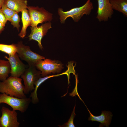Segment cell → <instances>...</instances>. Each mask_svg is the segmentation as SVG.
I'll list each match as a JSON object with an SVG mask.
<instances>
[{
    "label": "cell",
    "instance_id": "9c48e42d",
    "mask_svg": "<svg viewBox=\"0 0 127 127\" xmlns=\"http://www.w3.org/2000/svg\"><path fill=\"white\" fill-rule=\"evenodd\" d=\"M4 58L9 61L11 66L10 74L12 76L19 77L24 73L27 68L26 65L20 59L16 53L14 54L9 55Z\"/></svg>",
    "mask_w": 127,
    "mask_h": 127
},
{
    "label": "cell",
    "instance_id": "ba28073f",
    "mask_svg": "<svg viewBox=\"0 0 127 127\" xmlns=\"http://www.w3.org/2000/svg\"><path fill=\"white\" fill-rule=\"evenodd\" d=\"M0 117V127H18L20 123L18 121L17 114L16 111L11 110L3 106Z\"/></svg>",
    "mask_w": 127,
    "mask_h": 127
},
{
    "label": "cell",
    "instance_id": "277c9868",
    "mask_svg": "<svg viewBox=\"0 0 127 127\" xmlns=\"http://www.w3.org/2000/svg\"><path fill=\"white\" fill-rule=\"evenodd\" d=\"M16 53L19 57L26 62L29 65H34L39 61L45 59V57L32 51L30 47L24 44L20 41L16 44Z\"/></svg>",
    "mask_w": 127,
    "mask_h": 127
},
{
    "label": "cell",
    "instance_id": "5b68a950",
    "mask_svg": "<svg viewBox=\"0 0 127 127\" xmlns=\"http://www.w3.org/2000/svg\"><path fill=\"white\" fill-rule=\"evenodd\" d=\"M31 101L29 98H19L5 93L0 95V104L2 103L6 104L13 110H18L22 113L26 111Z\"/></svg>",
    "mask_w": 127,
    "mask_h": 127
},
{
    "label": "cell",
    "instance_id": "7c38bea8",
    "mask_svg": "<svg viewBox=\"0 0 127 127\" xmlns=\"http://www.w3.org/2000/svg\"><path fill=\"white\" fill-rule=\"evenodd\" d=\"M90 117L88 118L89 121L99 122L103 126L108 127L110 125L113 115L109 111H102L101 114L99 116H95L92 115L88 109Z\"/></svg>",
    "mask_w": 127,
    "mask_h": 127
},
{
    "label": "cell",
    "instance_id": "d6986e66",
    "mask_svg": "<svg viewBox=\"0 0 127 127\" xmlns=\"http://www.w3.org/2000/svg\"><path fill=\"white\" fill-rule=\"evenodd\" d=\"M20 21V19L18 15V13L16 12L12 17L10 21L14 27L16 28L19 31L20 26L19 24Z\"/></svg>",
    "mask_w": 127,
    "mask_h": 127
},
{
    "label": "cell",
    "instance_id": "8992f818",
    "mask_svg": "<svg viewBox=\"0 0 127 127\" xmlns=\"http://www.w3.org/2000/svg\"><path fill=\"white\" fill-rule=\"evenodd\" d=\"M21 77L24 82V93L27 94L34 89V83L41 77V73L37 69L35 66L29 65Z\"/></svg>",
    "mask_w": 127,
    "mask_h": 127
},
{
    "label": "cell",
    "instance_id": "4fadbf2b",
    "mask_svg": "<svg viewBox=\"0 0 127 127\" xmlns=\"http://www.w3.org/2000/svg\"><path fill=\"white\" fill-rule=\"evenodd\" d=\"M27 0H4V4L8 8L18 13L27 8Z\"/></svg>",
    "mask_w": 127,
    "mask_h": 127
},
{
    "label": "cell",
    "instance_id": "ac0fdd59",
    "mask_svg": "<svg viewBox=\"0 0 127 127\" xmlns=\"http://www.w3.org/2000/svg\"><path fill=\"white\" fill-rule=\"evenodd\" d=\"M1 9L7 20L10 21L12 17L16 12L15 11L7 7L4 4L2 5Z\"/></svg>",
    "mask_w": 127,
    "mask_h": 127
},
{
    "label": "cell",
    "instance_id": "3957f363",
    "mask_svg": "<svg viewBox=\"0 0 127 127\" xmlns=\"http://www.w3.org/2000/svg\"><path fill=\"white\" fill-rule=\"evenodd\" d=\"M64 65L59 61L46 59L38 61L35 66L41 73V77L48 76L52 73H59L64 68Z\"/></svg>",
    "mask_w": 127,
    "mask_h": 127
},
{
    "label": "cell",
    "instance_id": "52a82bcc",
    "mask_svg": "<svg viewBox=\"0 0 127 127\" xmlns=\"http://www.w3.org/2000/svg\"><path fill=\"white\" fill-rule=\"evenodd\" d=\"M27 8L31 19L30 26H37L38 24L46 21L50 22L52 19V14L43 8L29 6Z\"/></svg>",
    "mask_w": 127,
    "mask_h": 127
},
{
    "label": "cell",
    "instance_id": "ffe728a7",
    "mask_svg": "<svg viewBox=\"0 0 127 127\" xmlns=\"http://www.w3.org/2000/svg\"><path fill=\"white\" fill-rule=\"evenodd\" d=\"M75 105L71 116L68 121L62 125L59 126L60 127H75L74 124L73 120L75 115Z\"/></svg>",
    "mask_w": 127,
    "mask_h": 127
},
{
    "label": "cell",
    "instance_id": "8fae6325",
    "mask_svg": "<svg viewBox=\"0 0 127 127\" xmlns=\"http://www.w3.org/2000/svg\"><path fill=\"white\" fill-rule=\"evenodd\" d=\"M98 7L96 18L99 22L107 21L111 18L114 11L109 0H97Z\"/></svg>",
    "mask_w": 127,
    "mask_h": 127
},
{
    "label": "cell",
    "instance_id": "7402d4cb",
    "mask_svg": "<svg viewBox=\"0 0 127 127\" xmlns=\"http://www.w3.org/2000/svg\"><path fill=\"white\" fill-rule=\"evenodd\" d=\"M5 26L1 23L0 22V34L4 30Z\"/></svg>",
    "mask_w": 127,
    "mask_h": 127
},
{
    "label": "cell",
    "instance_id": "e0dca14e",
    "mask_svg": "<svg viewBox=\"0 0 127 127\" xmlns=\"http://www.w3.org/2000/svg\"><path fill=\"white\" fill-rule=\"evenodd\" d=\"M0 51L12 55L16 53V44L7 45L0 44Z\"/></svg>",
    "mask_w": 127,
    "mask_h": 127
},
{
    "label": "cell",
    "instance_id": "6da1fadb",
    "mask_svg": "<svg viewBox=\"0 0 127 127\" xmlns=\"http://www.w3.org/2000/svg\"><path fill=\"white\" fill-rule=\"evenodd\" d=\"M22 80L19 77L10 76L3 81H0V93L19 98L26 97Z\"/></svg>",
    "mask_w": 127,
    "mask_h": 127
},
{
    "label": "cell",
    "instance_id": "603a6c76",
    "mask_svg": "<svg viewBox=\"0 0 127 127\" xmlns=\"http://www.w3.org/2000/svg\"><path fill=\"white\" fill-rule=\"evenodd\" d=\"M4 0H0V9L1 8L4 3Z\"/></svg>",
    "mask_w": 127,
    "mask_h": 127
},
{
    "label": "cell",
    "instance_id": "7a4b0ae2",
    "mask_svg": "<svg viewBox=\"0 0 127 127\" xmlns=\"http://www.w3.org/2000/svg\"><path fill=\"white\" fill-rule=\"evenodd\" d=\"M93 8V3L91 0H87L82 6L72 8L66 12H64L62 8H59L58 9V12L60 16V22L63 24L69 17H71L75 22H78L84 15H89Z\"/></svg>",
    "mask_w": 127,
    "mask_h": 127
},
{
    "label": "cell",
    "instance_id": "2e32d148",
    "mask_svg": "<svg viewBox=\"0 0 127 127\" xmlns=\"http://www.w3.org/2000/svg\"><path fill=\"white\" fill-rule=\"evenodd\" d=\"M11 71V66L8 60L0 59V80L3 81L8 77Z\"/></svg>",
    "mask_w": 127,
    "mask_h": 127
},
{
    "label": "cell",
    "instance_id": "9a60e30c",
    "mask_svg": "<svg viewBox=\"0 0 127 127\" xmlns=\"http://www.w3.org/2000/svg\"><path fill=\"white\" fill-rule=\"evenodd\" d=\"M113 9L122 13L127 16V0H109Z\"/></svg>",
    "mask_w": 127,
    "mask_h": 127
},
{
    "label": "cell",
    "instance_id": "30bf717a",
    "mask_svg": "<svg viewBox=\"0 0 127 127\" xmlns=\"http://www.w3.org/2000/svg\"><path fill=\"white\" fill-rule=\"evenodd\" d=\"M51 28V23L50 22L39 27H32L30 28L31 32L28 36L29 40H33L37 42L39 48L43 50V48L41 43L42 39L46 35L48 30Z\"/></svg>",
    "mask_w": 127,
    "mask_h": 127
},
{
    "label": "cell",
    "instance_id": "5bb4252c",
    "mask_svg": "<svg viewBox=\"0 0 127 127\" xmlns=\"http://www.w3.org/2000/svg\"><path fill=\"white\" fill-rule=\"evenodd\" d=\"M21 12L23 26L18 36L21 38H23L26 35L27 28L29 26H30L31 21L28 10L27 9H23Z\"/></svg>",
    "mask_w": 127,
    "mask_h": 127
},
{
    "label": "cell",
    "instance_id": "44dd1931",
    "mask_svg": "<svg viewBox=\"0 0 127 127\" xmlns=\"http://www.w3.org/2000/svg\"><path fill=\"white\" fill-rule=\"evenodd\" d=\"M7 20L2 12L1 8L0 9V22L5 26Z\"/></svg>",
    "mask_w": 127,
    "mask_h": 127
}]
</instances>
